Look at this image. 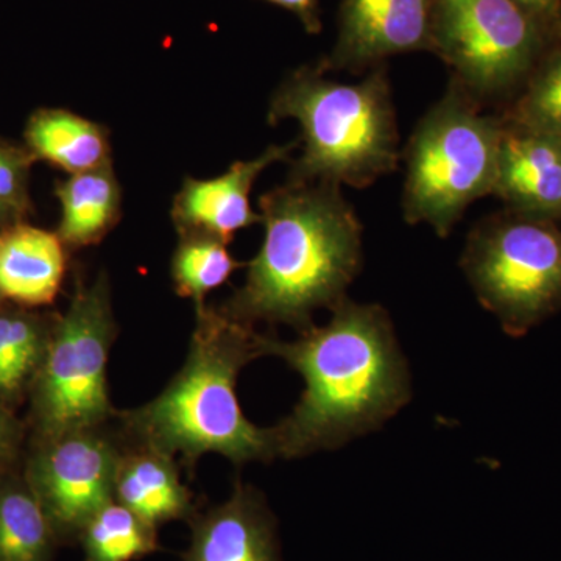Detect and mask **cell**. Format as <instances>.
Returning a JSON list of instances; mask_svg holds the SVG:
<instances>
[{"mask_svg": "<svg viewBox=\"0 0 561 561\" xmlns=\"http://www.w3.org/2000/svg\"><path fill=\"white\" fill-rule=\"evenodd\" d=\"M331 312L324 327L313 324L297 341L267 337L268 356L286 360L305 381L294 411L272 426L276 459L342 448L412 400L411 371L389 312L348 298Z\"/></svg>", "mask_w": 561, "mask_h": 561, "instance_id": "6da1fadb", "label": "cell"}, {"mask_svg": "<svg viewBox=\"0 0 561 561\" xmlns=\"http://www.w3.org/2000/svg\"><path fill=\"white\" fill-rule=\"evenodd\" d=\"M264 242L221 311L242 323L313 327V313L345 300L362 268V225L341 186L290 183L257 201Z\"/></svg>", "mask_w": 561, "mask_h": 561, "instance_id": "7a4b0ae2", "label": "cell"}, {"mask_svg": "<svg viewBox=\"0 0 561 561\" xmlns=\"http://www.w3.org/2000/svg\"><path fill=\"white\" fill-rule=\"evenodd\" d=\"M195 317L181 370L154 400L117 412L122 426L136 445L180 457L184 467L209 453L236 465L276 459L272 427L251 423L236 391L243 367L268 356V335L214 306Z\"/></svg>", "mask_w": 561, "mask_h": 561, "instance_id": "3957f363", "label": "cell"}, {"mask_svg": "<svg viewBox=\"0 0 561 561\" xmlns=\"http://www.w3.org/2000/svg\"><path fill=\"white\" fill-rule=\"evenodd\" d=\"M297 121L301 154L290 183L371 186L400 161V133L387 65L356 84L328 79L317 66L291 70L273 92L267 121Z\"/></svg>", "mask_w": 561, "mask_h": 561, "instance_id": "277c9868", "label": "cell"}, {"mask_svg": "<svg viewBox=\"0 0 561 561\" xmlns=\"http://www.w3.org/2000/svg\"><path fill=\"white\" fill-rule=\"evenodd\" d=\"M502 130V117L483 113L451 79L405 147L404 219L451 234L468 206L493 194Z\"/></svg>", "mask_w": 561, "mask_h": 561, "instance_id": "5b68a950", "label": "cell"}, {"mask_svg": "<svg viewBox=\"0 0 561 561\" xmlns=\"http://www.w3.org/2000/svg\"><path fill=\"white\" fill-rule=\"evenodd\" d=\"M117 335L108 275L79 283L68 311L55 320L49 346L32 383L33 442L99 430L117 416L106 367Z\"/></svg>", "mask_w": 561, "mask_h": 561, "instance_id": "8992f818", "label": "cell"}, {"mask_svg": "<svg viewBox=\"0 0 561 561\" xmlns=\"http://www.w3.org/2000/svg\"><path fill=\"white\" fill-rule=\"evenodd\" d=\"M460 267L476 297L511 337L561 312V228L507 209L470 231Z\"/></svg>", "mask_w": 561, "mask_h": 561, "instance_id": "52a82bcc", "label": "cell"}, {"mask_svg": "<svg viewBox=\"0 0 561 561\" xmlns=\"http://www.w3.org/2000/svg\"><path fill=\"white\" fill-rule=\"evenodd\" d=\"M556 39L513 0H435L432 51L482 106L522 90Z\"/></svg>", "mask_w": 561, "mask_h": 561, "instance_id": "ba28073f", "label": "cell"}, {"mask_svg": "<svg viewBox=\"0 0 561 561\" xmlns=\"http://www.w3.org/2000/svg\"><path fill=\"white\" fill-rule=\"evenodd\" d=\"M121 454L101 427L33 442L24 478L60 545L79 542L84 524L114 501Z\"/></svg>", "mask_w": 561, "mask_h": 561, "instance_id": "9c48e42d", "label": "cell"}, {"mask_svg": "<svg viewBox=\"0 0 561 561\" xmlns=\"http://www.w3.org/2000/svg\"><path fill=\"white\" fill-rule=\"evenodd\" d=\"M435 0H341L337 38L317 68L353 73L397 55L432 51Z\"/></svg>", "mask_w": 561, "mask_h": 561, "instance_id": "30bf717a", "label": "cell"}, {"mask_svg": "<svg viewBox=\"0 0 561 561\" xmlns=\"http://www.w3.org/2000/svg\"><path fill=\"white\" fill-rule=\"evenodd\" d=\"M300 140L271 146L250 161H236L210 180H184L172 203V221L179 236L198 234L231 242L236 232L260 224L250 205L254 183L275 162L290 161Z\"/></svg>", "mask_w": 561, "mask_h": 561, "instance_id": "8fae6325", "label": "cell"}, {"mask_svg": "<svg viewBox=\"0 0 561 561\" xmlns=\"http://www.w3.org/2000/svg\"><path fill=\"white\" fill-rule=\"evenodd\" d=\"M190 523L183 561H283L275 516L254 486L236 483L227 501Z\"/></svg>", "mask_w": 561, "mask_h": 561, "instance_id": "7c38bea8", "label": "cell"}, {"mask_svg": "<svg viewBox=\"0 0 561 561\" xmlns=\"http://www.w3.org/2000/svg\"><path fill=\"white\" fill-rule=\"evenodd\" d=\"M502 122L493 194L515 213L561 220V138Z\"/></svg>", "mask_w": 561, "mask_h": 561, "instance_id": "4fadbf2b", "label": "cell"}, {"mask_svg": "<svg viewBox=\"0 0 561 561\" xmlns=\"http://www.w3.org/2000/svg\"><path fill=\"white\" fill-rule=\"evenodd\" d=\"M66 249L57 232L13 225L0 232V295L21 306L50 305L66 275Z\"/></svg>", "mask_w": 561, "mask_h": 561, "instance_id": "5bb4252c", "label": "cell"}, {"mask_svg": "<svg viewBox=\"0 0 561 561\" xmlns=\"http://www.w3.org/2000/svg\"><path fill=\"white\" fill-rule=\"evenodd\" d=\"M114 501L154 527L176 519L191 522L197 513L194 496L181 482L175 457L149 446L136 445L122 451Z\"/></svg>", "mask_w": 561, "mask_h": 561, "instance_id": "9a60e30c", "label": "cell"}, {"mask_svg": "<svg viewBox=\"0 0 561 561\" xmlns=\"http://www.w3.org/2000/svg\"><path fill=\"white\" fill-rule=\"evenodd\" d=\"M61 220L57 234L68 249L101 243L122 217V191L113 164L69 175L57 186Z\"/></svg>", "mask_w": 561, "mask_h": 561, "instance_id": "2e32d148", "label": "cell"}, {"mask_svg": "<svg viewBox=\"0 0 561 561\" xmlns=\"http://www.w3.org/2000/svg\"><path fill=\"white\" fill-rule=\"evenodd\" d=\"M25 138L36 157L69 175L113 164L106 128L70 111H38L28 122Z\"/></svg>", "mask_w": 561, "mask_h": 561, "instance_id": "e0dca14e", "label": "cell"}, {"mask_svg": "<svg viewBox=\"0 0 561 561\" xmlns=\"http://www.w3.org/2000/svg\"><path fill=\"white\" fill-rule=\"evenodd\" d=\"M58 545L24 474L0 470V561H54Z\"/></svg>", "mask_w": 561, "mask_h": 561, "instance_id": "ac0fdd59", "label": "cell"}, {"mask_svg": "<svg viewBox=\"0 0 561 561\" xmlns=\"http://www.w3.org/2000/svg\"><path fill=\"white\" fill-rule=\"evenodd\" d=\"M54 324L28 312L0 311V401L10 409L31 393Z\"/></svg>", "mask_w": 561, "mask_h": 561, "instance_id": "d6986e66", "label": "cell"}, {"mask_svg": "<svg viewBox=\"0 0 561 561\" xmlns=\"http://www.w3.org/2000/svg\"><path fill=\"white\" fill-rule=\"evenodd\" d=\"M79 542L84 561H135L160 549L158 527L111 501L84 524Z\"/></svg>", "mask_w": 561, "mask_h": 561, "instance_id": "ffe728a7", "label": "cell"}, {"mask_svg": "<svg viewBox=\"0 0 561 561\" xmlns=\"http://www.w3.org/2000/svg\"><path fill=\"white\" fill-rule=\"evenodd\" d=\"M228 243L208 236H180L172 257V280L176 294L194 301L195 309L206 305L210 291L227 283L242 267L227 249Z\"/></svg>", "mask_w": 561, "mask_h": 561, "instance_id": "44dd1931", "label": "cell"}, {"mask_svg": "<svg viewBox=\"0 0 561 561\" xmlns=\"http://www.w3.org/2000/svg\"><path fill=\"white\" fill-rule=\"evenodd\" d=\"M502 119L561 138V36L552 41Z\"/></svg>", "mask_w": 561, "mask_h": 561, "instance_id": "7402d4cb", "label": "cell"}, {"mask_svg": "<svg viewBox=\"0 0 561 561\" xmlns=\"http://www.w3.org/2000/svg\"><path fill=\"white\" fill-rule=\"evenodd\" d=\"M24 160L14 151L0 147V205L20 208L24 195Z\"/></svg>", "mask_w": 561, "mask_h": 561, "instance_id": "603a6c76", "label": "cell"}, {"mask_svg": "<svg viewBox=\"0 0 561 561\" xmlns=\"http://www.w3.org/2000/svg\"><path fill=\"white\" fill-rule=\"evenodd\" d=\"M24 427L9 405L0 401V470H10L20 459Z\"/></svg>", "mask_w": 561, "mask_h": 561, "instance_id": "cb8c5ba5", "label": "cell"}, {"mask_svg": "<svg viewBox=\"0 0 561 561\" xmlns=\"http://www.w3.org/2000/svg\"><path fill=\"white\" fill-rule=\"evenodd\" d=\"M556 38L561 36V0H513Z\"/></svg>", "mask_w": 561, "mask_h": 561, "instance_id": "d4e9b609", "label": "cell"}, {"mask_svg": "<svg viewBox=\"0 0 561 561\" xmlns=\"http://www.w3.org/2000/svg\"><path fill=\"white\" fill-rule=\"evenodd\" d=\"M264 2L290 11L301 22L305 31L311 35H317L321 31L319 0H264Z\"/></svg>", "mask_w": 561, "mask_h": 561, "instance_id": "484cf974", "label": "cell"}, {"mask_svg": "<svg viewBox=\"0 0 561 561\" xmlns=\"http://www.w3.org/2000/svg\"><path fill=\"white\" fill-rule=\"evenodd\" d=\"M13 214V209L7 208V206L0 205V224L7 220Z\"/></svg>", "mask_w": 561, "mask_h": 561, "instance_id": "4316f807", "label": "cell"}, {"mask_svg": "<svg viewBox=\"0 0 561 561\" xmlns=\"http://www.w3.org/2000/svg\"><path fill=\"white\" fill-rule=\"evenodd\" d=\"M0 298H2V295H0Z\"/></svg>", "mask_w": 561, "mask_h": 561, "instance_id": "83f0119b", "label": "cell"}]
</instances>
